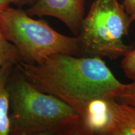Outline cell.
I'll use <instances>...</instances> for the list:
<instances>
[{
    "label": "cell",
    "instance_id": "obj_5",
    "mask_svg": "<svg viewBox=\"0 0 135 135\" xmlns=\"http://www.w3.org/2000/svg\"><path fill=\"white\" fill-rule=\"evenodd\" d=\"M85 0H36L25 10L30 16H51L62 21L77 36L84 17Z\"/></svg>",
    "mask_w": 135,
    "mask_h": 135
},
{
    "label": "cell",
    "instance_id": "obj_1",
    "mask_svg": "<svg viewBox=\"0 0 135 135\" xmlns=\"http://www.w3.org/2000/svg\"><path fill=\"white\" fill-rule=\"evenodd\" d=\"M16 67L33 86L64 101L81 119L92 101L113 98L123 84L98 57L55 54L41 63L20 62Z\"/></svg>",
    "mask_w": 135,
    "mask_h": 135
},
{
    "label": "cell",
    "instance_id": "obj_3",
    "mask_svg": "<svg viewBox=\"0 0 135 135\" xmlns=\"http://www.w3.org/2000/svg\"><path fill=\"white\" fill-rule=\"evenodd\" d=\"M0 31L16 46L21 62L39 63L55 54L82 56L78 36L62 35L20 8L0 9Z\"/></svg>",
    "mask_w": 135,
    "mask_h": 135
},
{
    "label": "cell",
    "instance_id": "obj_7",
    "mask_svg": "<svg viewBox=\"0 0 135 135\" xmlns=\"http://www.w3.org/2000/svg\"><path fill=\"white\" fill-rule=\"evenodd\" d=\"M109 99H94L88 104L82 118L86 135H105L109 118Z\"/></svg>",
    "mask_w": 135,
    "mask_h": 135
},
{
    "label": "cell",
    "instance_id": "obj_2",
    "mask_svg": "<svg viewBox=\"0 0 135 135\" xmlns=\"http://www.w3.org/2000/svg\"><path fill=\"white\" fill-rule=\"evenodd\" d=\"M11 135H86L80 116L60 99L42 92L16 66L8 81Z\"/></svg>",
    "mask_w": 135,
    "mask_h": 135
},
{
    "label": "cell",
    "instance_id": "obj_4",
    "mask_svg": "<svg viewBox=\"0 0 135 135\" xmlns=\"http://www.w3.org/2000/svg\"><path fill=\"white\" fill-rule=\"evenodd\" d=\"M132 23L118 0H94L77 35L82 56L111 60L124 56L133 48L123 41Z\"/></svg>",
    "mask_w": 135,
    "mask_h": 135
},
{
    "label": "cell",
    "instance_id": "obj_13",
    "mask_svg": "<svg viewBox=\"0 0 135 135\" xmlns=\"http://www.w3.org/2000/svg\"><path fill=\"white\" fill-rule=\"evenodd\" d=\"M122 4L127 15L135 22V0H123Z\"/></svg>",
    "mask_w": 135,
    "mask_h": 135
},
{
    "label": "cell",
    "instance_id": "obj_8",
    "mask_svg": "<svg viewBox=\"0 0 135 135\" xmlns=\"http://www.w3.org/2000/svg\"><path fill=\"white\" fill-rule=\"evenodd\" d=\"M15 66H16L10 65L0 69V135H8L9 133V102L8 81Z\"/></svg>",
    "mask_w": 135,
    "mask_h": 135
},
{
    "label": "cell",
    "instance_id": "obj_12",
    "mask_svg": "<svg viewBox=\"0 0 135 135\" xmlns=\"http://www.w3.org/2000/svg\"><path fill=\"white\" fill-rule=\"evenodd\" d=\"M36 0H0V9H4L13 4L21 8L27 5H32Z\"/></svg>",
    "mask_w": 135,
    "mask_h": 135
},
{
    "label": "cell",
    "instance_id": "obj_11",
    "mask_svg": "<svg viewBox=\"0 0 135 135\" xmlns=\"http://www.w3.org/2000/svg\"><path fill=\"white\" fill-rule=\"evenodd\" d=\"M121 68L129 80L135 81V49L133 48L123 56Z\"/></svg>",
    "mask_w": 135,
    "mask_h": 135
},
{
    "label": "cell",
    "instance_id": "obj_10",
    "mask_svg": "<svg viewBox=\"0 0 135 135\" xmlns=\"http://www.w3.org/2000/svg\"><path fill=\"white\" fill-rule=\"evenodd\" d=\"M113 98L119 102L135 107V81L129 84L123 83L114 94Z\"/></svg>",
    "mask_w": 135,
    "mask_h": 135
},
{
    "label": "cell",
    "instance_id": "obj_6",
    "mask_svg": "<svg viewBox=\"0 0 135 135\" xmlns=\"http://www.w3.org/2000/svg\"><path fill=\"white\" fill-rule=\"evenodd\" d=\"M105 135H135V107L111 98Z\"/></svg>",
    "mask_w": 135,
    "mask_h": 135
},
{
    "label": "cell",
    "instance_id": "obj_9",
    "mask_svg": "<svg viewBox=\"0 0 135 135\" xmlns=\"http://www.w3.org/2000/svg\"><path fill=\"white\" fill-rule=\"evenodd\" d=\"M21 62L16 46L4 38L0 31V69L7 65L16 66Z\"/></svg>",
    "mask_w": 135,
    "mask_h": 135
}]
</instances>
